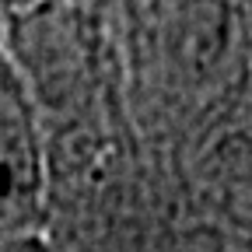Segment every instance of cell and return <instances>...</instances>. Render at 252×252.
Listing matches in <instances>:
<instances>
[{"mask_svg":"<svg viewBox=\"0 0 252 252\" xmlns=\"http://www.w3.org/2000/svg\"><path fill=\"white\" fill-rule=\"evenodd\" d=\"M46 220V154L32 91L0 49V245L39 235Z\"/></svg>","mask_w":252,"mask_h":252,"instance_id":"cell-1","label":"cell"},{"mask_svg":"<svg viewBox=\"0 0 252 252\" xmlns=\"http://www.w3.org/2000/svg\"><path fill=\"white\" fill-rule=\"evenodd\" d=\"M0 252H56L49 242H46V235L39 231V235H21V238H11V242H4L0 245Z\"/></svg>","mask_w":252,"mask_h":252,"instance_id":"cell-2","label":"cell"}]
</instances>
